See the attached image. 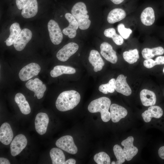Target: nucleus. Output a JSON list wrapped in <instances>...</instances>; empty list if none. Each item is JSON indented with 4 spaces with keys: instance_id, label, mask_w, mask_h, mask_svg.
I'll use <instances>...</instances> for the list:
<instances>
[{
    "instance_id": "nucleus-28",
    "label": "nucleus",
    "mask_w": 164,
    "mask_h": 164,
    "mask_svg": "<svg viewBox=\"0 0 164 164\" xmlns=\"http://www.w3.org/2000/svg\"><path fill=\"white\" fill-rule=\"evenodd\" d=\"M164 53V49L160 46L152 49L145 48L142 52V57L146 59H151L155 56L161 55Z\"/></svg>"
},
{
    "instance_id": "nucleus-14",
    "label": "nucleus",
    "mask_w": 164,
    "mask_h": 164,
    "mask_svg": "<svg viewBox=\"0 0 164 164\" xmlns=\"http://www.w3.org/2000/svg\"><path fill=\"white\" fill-rule=\"evenodd\" d=\"M65 17L69 22V25L63 29V33L70 38H74L76 35L77 30L79 27L78 23L74 16L70 13H66Z\"/></svg>"
},
{
    "instance_id": "nucleus-32",
    "label": "nucleus",
    "mask_w": 164,
    "mask_h": 164,
    "mask_svg": "<svg viewBox=\"0 0 164 164\" xmlns=\"http://www.w3.org/2000/svg\"><path fill=\"white\" fill-rule=\"evenodd\" d=\"M115 81V79H111L108 83L100 85L98 88L99 90L105 94H107L108 93H113L115 90L114 89Z\"/></svg>"
},
{
    "instance_id": "nucleus-25",
    "label": "nucleus",
    "mask_w": 164,
    "mask_h": 164,
    "mask_svg": "<svg viewBox=\"0 0 164 164\" xmlns=\"http://www.w3.org/2000/svg\"><path fill=\"white\" fill-rule=\"evenodd\" d=\"M76 72L75 69L72 67L59 65L54 67L50 74L51 77H56L63 74H73Z\"/></svg>"
},
{
    "instance_id": "nucleus-15",
    "label": "nucleus",
    "mask_w": 164,
    "mask_h": 164,
    "mask_svg": "<svg viewBox=\"0 0 164 164\" xmlns=\"http://www.w3.org/2000/svg\"><path fill=\"white\" fill-rule=\"evenodd\" d=\"M126 76L123 74L119 75L115 80L114 89L117 92L124 95L128 96L131 94L132 90L126 82Z\"/></svg>"
},
{
    "instance_id": "nucleus-35",
    "label": "nucleus",
    "mask_w": 164,
    "mask_h": 164,
    "mask_svg": "<svg viewBox=\"0 0 164 164\" xmlns=\"http://www.w3.org/2000/svg\"><path fill=\"white\" fill-rule=\"evenodd\" d=\"M117 29L121 36L125 39H127L129 37L132 32L131 29L125 28L124 24L123 23L119 24L118 26Z\"/></svg>"
},
{
    "instance_id": "nucleus-21",
    "label": "nucleus",
    "mask_w": 164,
    "mask_h": 164,
    "mask_svg": "<svg viewBox=\"0 0 164 164\" xmlns=\"http://www.w3.org/2000/svg\"><path fill=\"white\" fill-rule=\"evenodd\" d=\"M140 98L142 104L145 106L154 105L156 101L155 93L149 90L144 89L140 92Z\"/></svg>"
},
{
    "instance_id": "nucleus-34",
    "label": "nucleus",
    "mask_w": 164,
    "mask_h": 164,
    "mask_svg": "<svg viewBox=\"0 0 164 164\" xmlns=\"http://www.w3.org/2000/svg\"><path fill=\"white\" fill-rule=\"evenodd\" d=\"M164 64V56H160L156 58L155 60L151 59H147L143 62L144 66L148 68H150L157 65Z\"/></svg>"
},
{
    "instance_id": "nucleus-17",
    "label": "nucleus",
    "mask_w": 164,
    "mask_h": 164,
    "mask_svg": "<svg viewBox=\"0 0 164 164\" xmlns=\"http://www.w3.org/2000/svg\"><path fill=\"white\" fill-rule=\"evenodd\" d=\"M110 108L111 119L113 122H118L127 114L128 111L126 109L117 104H112Z\"/></svg>"
},
{
    "instance_id": "nucleus-29",
    "label": "nucleus",
    "mask_w": 164,
    "mask_h": 164,
    "mask_svg": "<svg viewBox=\"0 0 164 164\" xmlns=\"http://www.w3.org/2000/svg\"><path fill=\"white\" fill-rule=\"evenodd\" d=\"M104 33L105 36L111 38L114 43L118 45H121L123 43V38L116 33V30L114 28L106 29L104 30Z\"/></svg>"
},
{
    "instance_id": "nucleus-22",
    "label": "nucleus",
    "mask_w": 164,
    "mask_h": 164,
    "mask_svg": "<svg viewBox=\"0 0 164 164\" xmlns=\"http://www.w3.org/2000/svg\"><path fill=\"white\" fill-rule=\"evenodd\" d=\"M140 19L142 23L146 26H150L154 22L155 17L154 11L151 7L145 8L142 12Z\"/></svg>"
},
{
    "instance_id": "nucleus-26",
    "label": "nucleus",
    "mask_w": 164,
    "mask_h": 164,
    "mask_svg": "<svg viewBox=\"0 0 164 164\" xmlns=\"http://www.w3.org/2000/svg\"><path fill=\"white\" fill-rule=\"evenodd\" d=\"M10 34L5 40L6 44L7 46L12 45L16 39L21 31L19 24L17 22L13 23L10 27Z\"/></svg>"
},
{
    "instance_id": "nucleus-11",
    "label": "nucleus",
    "mask_w": 164,
    "mask_h": 164,
    "mask_svg": "<svg viewBox=\"0 0 164 164\" xmlns=\"http://www.w3.org/2000/svg\"><path fill=\"white\" fill-rule=\"evenodd\" d=\"M134 140L133 137L130 136L121 142V145L124 147L123 151L125 159L128 161L132 160L138 151V148L133 145Z\"/></svg>"
},
{
    "instance_id": "nucleus-39",
    "label": "nucleus",
    "mask_w": 164,
    "mask_h": 164,
    "mask_svg": "<svg viewBox=\"0 0 164 164\" xmlns=\"http://www.w3.org/2000/svg\"><path fill=\"white\" fill-rule=\"evenodd\" d=\"M76 161L74 159L71 158L65 161L64 164H75Z\"/></svg>"
},
{
    "instance_id": "nucleus-31",
    "label": "nucleus",
    "mask_w": 164,
    "mask_h": 164,
    "mask_svg": "<svg viewBox=\"0 0 164 164\" xmlns=\"http://www.w3.org/2000/svg\"><path fill=\"white\" fill-rule=\"evenodd\" d=\"M114 154L117 159L115 162H112L111 164H121L124 163L126 159L123 150L119 145H115L113 148Z\"/></svg>"
},
{
    "instance_id": "nucleus-4",
    "label": "nucleus",
    "mask_w": 164,
    "mask_h": 164,
    "mask_svg": "<svg viewBox=\"0 0 164 164\" xmlns=\"http://www.w3.org/2000/svg\"><path fill=\"white\" fill-rule=\"evenodd\" d=\"M40 70L41 67L38 64L32 63L26 65L20 70L19 76L21 80L26 81L38 75Z\"/></svg>"
},
{
    "instance_id": "nucleus-3",
    "label": "nucleus",
    "mask_w": 164,
    "mask_h": 164,
    "mask_svg": "<svg viewBox=\"0 0 164 164\" xmlns=\"http://www.w3.org/2000/svg\"><path fill=\"white\" fill-rule=\"evenodd\" d=\"M87 12L85 4L82 2L76 3L71 9V14L76 20L80 29L86 30L90 26L91 21Z\"/></svg>"
},
{
    "instance_id": "nucleus-24",
    "label": "nucleus",
    "mask_w": 164,
    "mask_h": 164,
    "mask_svg": "<svg viewBox=\"0 0 164 164\" xmlns=\"http://www.w3.org/2000/svg\"><path fill=\"white\" fill-rule=\"evenodd\" d=\"M126 16L125 11L121 8H115L108 13L107 19L111 24H113L124 19Z\"/></svg>"
},
{
    "instance_id": "nucleus-13",
    "label": "nucleus",
    "mask_w": 164,
    "mask_h": 164,
    "mask_svg": "<svg viewBox=\"0 0 164 164\" xmlns=\"http://www.w3.org/2000/svg\"><path fill=\"white\" fill-rule=\"evenodd\" d=\"M100 49L101 54L105 60L113 64L117 62L118 57L116 52L110 44L103 42L100 45Z\"/></svg>"
},
{
    "instance_id": "nucleus-23",
    "label": "nucleus",
    "mask_w": 164,
    "mask_h": 164,
    "mask_svg": "<svg viewBox=\"0 0 164 164\" xmlns=\"http://www.w3.org/2000/svg\"><path fill=\"white\" fill-rule=\"evenodd\" d=\"M15 100L21 112L24 114H28L31 112L30 106L24 96L19 93L16 94Z\"/></svg>"
},
{
    "instance_id": "nucleus-12",
    "label": "nucleus",
    "mask_w": 164,
    "mask_h": 164,
    "mask_svg": "<svg viewBox=\"0 0 164 164\" xmlns=\"http://www.w3.org/2000/svg\"><path fill=\"white\" fill-rule=\"evenodd\" d=\"M49 122V118L46 114L43 112L38 113L35 121V128L37 132L41 135L45 134Z\"/></svg>"
},
{
    "instance_id": "nucleus-41",
    "label": "nucleus",
    "mask_w": 164,
    "mask_h": 164,
    "mask_svg": "<svg viewBox=\"0 0 164 164\" xmlns=\"http://www.w3.org/2000/svg\"><path fill=\"white\" fill-rule=\"evenodd\" d=\"M163 73H164V68L163 69Z\"/></svg>"
},
{
    "instance_id": "nucleus-7",
    "label": "nucleus",
    "mask_w": 164,
    "mask_h": 164,
    "mask_svg": "<svg viewBox=\"0 0 164 164\" xmlns=\"http://www.w3.org/2000/svg\"><path fill=\"white\" fill-rule=\"evenodd\" d=\"M26 87L34 92V97H37L38 99L42 98L46 88L45 84L39 78L29 80L25 84Z\"/></svg>"
},
{
    "instance_id": "nucleus-19",
    "label": "nucleus",
    "mask_w": 164,
    "mask_h": 164,
    "mask_svg": "<svg viewBox=\"0 0 164 164\" xmlns=\"http://www.w3.org/2000/svg\"><path fill=\"white\" fill-rule=\"evenodd\" d=\"M38 10L37 0H28L22 9L21 15L25 18H31L36 15Z\"/></svg>"
},
{
    "instance_id": "nucleus-1",
    "label": "nucleus",
    "mask_w": 164,
    "mask_h": 164,
    "mask_svg": "<svg viewBox=\"0 0 164 164\" xmlns=\"http://www.w3.org/2000/svg\"><path fill=\"white\" fill-rule=\"evenodd\" d=\"M80 96L77 91L71 90L63 92L58 96L56 102L57 109L61 111L73 109L79 103Z\"/></svg>"
},
{
    "instance_id": "nucleus-9",
    "label": "nucleus",
    "mask_w": 164,
    "mask_h": 164,
    "mask_svg": "<svg viewBox=\"0 0 164 164\" xmlns=\"http://www.w3.org/2000/svg\"><path fill=\"white\" fill-rule=\"evenodd\" d=\"M27 140L25 136L20 134L15 137L10 144L11 155L15 156L19 154L26 147Z\"/></svg>"
},
{
    "instance_id": "nucleus-2",
    "label": "nucleus",
    "mask_w": 164,
    "mask_h": 164,
    "mask_svg": "<svg viewBox=\"0 0 164 164\" xmlns=\"http://www.w3.org/2000/svg\"><path fill=\"white\" fill-rule=\"evenodd\" d=\"M111 103L108 98L100 97L91 101L88 106V110L92 113L100 112L103 121L107 122L111 118V113L108 111Z\"/></svg>"
},
{
    "instance_id": "nucleus-6",
    "label": "nucleus",
    "mask_w": 164,
    "mask_h": 164,
    "mask_svg": "<svg viewBox=\"0 0 164 164\" xmlns=\"http://www.w3.org/2000/svg\"><path fill=\"white\" fill-rule=\"evenodd\" d=\"M48 29L50 39L54 45H58L62 42L63 35L57 22L51 19L48 23Z\"/></svg>"
},
{
    "instance_id": "nucleus-33",
    "label": "nucleus",
    "mask_w": 164,
    "mask_h": 164,
    "mask_svg": "<svg viewBox=\"0 0 164 164\" xmlns=\"http://www.w3.org/2000/svg\"><path fill=\"white\" fill-rule=\"evenodd\" d=\"M94 159L97 164H110L111 163L109 156L103 152L96 154L94 156Z\"/></svg>"
},
{
    "instance_id": "nucleus-18",
    "label": "nucleus",
    "mask_w": 164,
    "mask_h": 164,
    "mask_svg": "<svg viewBox=\"0 0 164 164\" xmlns=\"http://www.w3.org/2000/svg\"><path fill=\"white\" fill-rule=\"evenodd\" d=\"M13 136L12 130L8 123H3L0 128V141L3 144L7 145L12 142Z\"/></svg>"
},
{
    "instance_id": "nucleus-20",
    "label": "nucleus",
    "mask_w": 164,
    "mask_h": 164,
    "mask_svg": "<svg viewBox=\"0 0 164 164\" xmlns=\"http://www.w3.org/2000/svg\"><path fill=\"white\" fill-rule=\"evenodd\" d=\"M88 60L94 67L95 72L101 70L104 65V63L98 52L95 50L91 51L88 57Z\"/></svg>"
},
{
    "instance_id": "nucleus-16",
    "label": "nucleus",
    "mask_w": 164,
    "mask_h": 164,
    "mask_svg": "<svg viewBox=\"0 0 164 164\" xmlns=\"http://www.w3.org/2000/svg\"><path fill=\"white\" fill-rule=\"evenodd\" d=\"M163 115L162 109L158 106H152L149 108L142 114L144 121L146 122H150L152 118L160 119Z\"/></svg>"
},
{
    "instance_id": "nucleus-37",
    "label": "nucleus",
    "mask_w": 164,
    "mask_h": 164,
    "mask_svg": "<svg viewBox=\"0 0 164 164\" xmlns=\"http://www.w3.org/2000/svg\"><path fill=\"white\" fill-rule=\"evenodd\" d=\"M158 154L159 157L164 159V146L160 147L158 150Z\"/></svg>"
},
{
    "instance_id": "nucleus-8",
    "label": "nucleus",
    "mask_w": 164,
    "mask_h": 164,
    "mask_svg": "<svg viewBox=\"0 0 164 164\" xmlns=\"http://www.w3.org/2000/svg\"><path fill=\"white\" fill-rule=\"evenodd\" d=\"M78 48L79 46L76 43H69L58 51L56 54V57L60 61H66L77 51Z\"/></svg>"
},
{
    "instance_id": "nucleus-10",
    "label": "nucleus",
    "mask_w": 164,
    "mask_h": 164,
    "mask_svg": "<svg viewBox=\"0 0 164 164\" xmlns=\"http://www.w3.org/2000/svg\"><path fill=\"white\" fill-rule=\"evenodd\" d=\"M32 36L30 30L27 28L22 29L14 42L13 45L15 49L18 51L23 50L31 39Z\"/></svg>"
},
{
    "instance_id": "nucleus-38",
    "label": "nucleus",
    "mask_w": 164,
    "mask_h": 164,
    "mask_svg": "<svg viewBox=\"0 0 164 164\" xmlns=\"http://www.w3.org/2000/svg\"><path fill=\"white\" fill-rule=\"evenodd\" d=\"M10 163L9 161L7 159L4 158H0V164H10Z\"/></svg>"
},
{
    "instance_id": "nucleus-30",
    "label": "nucleus",
    "mask_w": 164,
    "mask_h": 164,
    "mask_svg": "<svg viewBox=\"0 0 164 164\" xmlns=\"http://www.w3.org/2000/svg\"><path fill=\"white\" fill-rule=\"evenodd\" d=\"M123 56L125 60L129 64L136 62L139 58L138 52L137 49L124 52Z\"/></svg>"
},
{
    "instance_id": "nucleus-5",
    "label": "nucleus",
    "mask_w": 164,
    "mask_h": 164,
    "mask_svg": "<svg viewBox=\"0 0 164 164\" xmlns=\"http://www.w3.org/2000/svg\"><path fill=\"white\" fill-rule=\"evenodd\" d=\"M56 145L58 148L70 154H74L77 152V148L73 138L70 135H65L60 137L56 141Z\"/></svg>"
},
{
    "instance_id": "nucleus-36",
    "label": "nucleus",
    "mask_w": 164,
    "mask_h": 164,
    "mask_svg": "<svg viewBox=\"0 0 164 164\" xmlns=\"http://www.w3.org/2000/svg\"><path fill=\"white\" fill-rule=\"evenodd\" d=\"M28 0H16V3L18 8L22 9L26 4Z\"/></svg>"
},
{
    "instance_id": "nucleus-27",
    "label": "nucleus",
    "mask_w": 164,
    "mask_h": 164,
    "mask_svg": "<svg viewBox=\"0 0 164 164\" xmlns=\"http://www.w3.org/2000/svg\"><path fill=\"white\" fill-rule=\"evenodd\" d=\"M50 155L53 164H64L65 161L64 154L60 149L56 148H52L50 152Z\"/></svg>"
},
{
    "instance_id": "nucleus-40",
    "label": "nucleus",
    "mask_w": 164,
    "mask_h": 164,
    "mask_svg": "<svg viewBox=\"0 0 164 164\" xmlns=\"http://www.w3.org/2000/svg\"><path fill=\"white\" fill-rule=\"evenodd\" d=\"M112 2L115 4H119L122 3L124 0H110Z\"/></svg>"
}]
</instances>
